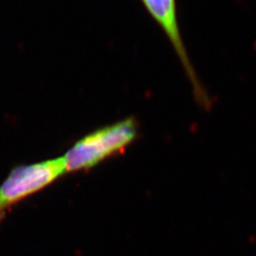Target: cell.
Here are the masks:
<instances>
[{
	"label": "cell",
	"instance_id": "obj_1",
	"mask_svg": "<svg viewBox=\"0 0 256 256\" xmlns=\"http://www.w3.org/2000/svg\"><path fill=\"white\" fill-rule=\"evenodd\" d=\"M138 122L130 117L98 129L77 142L63 157L66 172L88 169L119 153L135 141Z\"/></svg>",
	"mask_w": 256,
	"mask_h": 256
},
{
	"label": "cell",
	"instance_id": "obj_2",
	"mask_svg": "<svg viewBox=\"0 0 256 256\" xmlns=\"http://www.w3.org/2000/svg\"><path fill=\"white\" fill-rule=\"evenodd\" d=\"M63 157L14 168L0 186V211L66 174Z\"/></svg>",
	"mask_w": 256,
	"mask_h": 256
},
{
	"label": "cell",
	"instance_id": "obj_3",
	"mask_svg": "<svg viewBox=\"0 0 256 256\" xmlns=\"http://www.w3.org/2000/svg\"><path fill=\"white\" fill-rule=\"evenodd\" d=\"M147 12L150 13L159 26L162 29L169 41L179 58L185 73L190 80L192 88L197 102L205 107L211 105V100L208 93L200 84L180 35L177 21L176 2V0H142Z\"/></svg>",
	"mask_w": 256,
	"mask_h": 256
}]
</instances>
